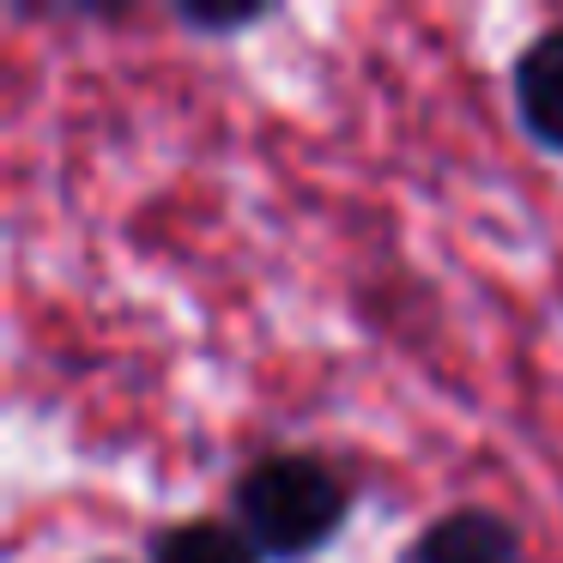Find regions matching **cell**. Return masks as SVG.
<instances>
[{
    "label": "cell",
    "instance_id": "6da1fadb",
    "mask_svg": "<svg viewBox=\"0 0 563 563\" xmlns=\"http://www.w3.org/2000/svg\"><path fill=\"white\" fill-rule=\"evenodd\" d=\"M231 521L261 551V563H309L345 533L357 485L316 449H267L236 466Z\"/></svg>",
    "mask_w": 563,
    "mask_h": 563
},
{
    "label": "cell",
    "instance_id": "7a4b0ae2",
    "mask_svg": "<svg viewBox=\"0 0 563 563\" xmlns=\"http://www.w3.org/2000/svg\"><path fill=\"white\" fill-rule=\"evenodd\" d=\"M400 563H533L527 533L490 503H454L400 545Z\"/></svg>",
    "mask_w": 563,
    "mask_h": 563
},
{
    "label": "cell",
    "instance_id": "3957f363",
    "mask_svg": "<svg viewBox=\"0 0 563 563\" xmlns=\"http://www.w3.org/2000/svg\"><path fill=\"white\" fill-rule=\"evenodd\" d=\"M509 103L515 128L545 158H563V25H545L515 49L509 62Z\"/></svg>",
    "mask_w": 563,
    "mask_h": 563
},
{
    "label": "cell",
    "instance_id": "277c9868",
    "mask_svg": "<svg viewBox=\"0 0 563 563\" xmlns=\"http://www.w3.org/2000/svg\"><path fill=\"white\" fill-rule=\"evenodd\" d=\"M146 563H261L231 515H183L146 539Z\"/></svg>",
    "mask_w": 563,
    "mask_h": 563
},
{
    "label": "cell",
    "instance_id": "5b68a950",
    "mask_svg": "<svg viewBox=\"0 0 563 563\" xmlns=\"http://www.w3.org/2000/svg\"><path fill=\"white\" fill-rule=\"evenodd\" d=\"M279 13V7H176V25L183 31H195V37H243V31H255V25H267V19Z\"/></svg>",
    "mask_w": 563,
    "mask_h": 563
},
{
    "label": "cell",
    "instance_id": "8992f818",
    "mask_svg": "<svg viewBox=\"0 0 563 563\" xmlns=\"http://www.w3.org/2000/svg\"><path fill=\"white\" fill-rule=\"evenodd\" d=\"M91 563H128V558H91Z\"/></svg>",
    "mask_w": 563,
    "mask_h": 563
}]
</instances>
